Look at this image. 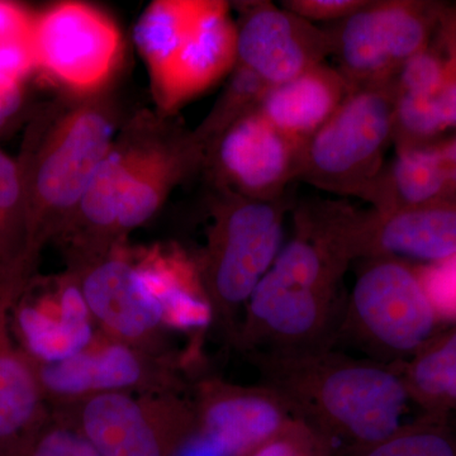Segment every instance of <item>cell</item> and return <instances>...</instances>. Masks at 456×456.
Wrapping results in <instances>:
<instances>
[{
	"mask_svg": "<svg viewBox=\"0 0 456 456\" xmlns=\"http://www.w3.org/2000/svg\"><path fill=\"white\" fill-rule=\"evenodd\" d=\"M134 257L141 278L163 310L169 331H204L213 323L200 266L180 248L154 246Z\"/></svg>",
	"mask_w": 456,
	"mask_h": 456,
	"instance_id": "cell-17",
	"label": "cell"
},
{
	"mask_svg": "<svg viewBox=\"0 0 456 456\" xmlns=\"http://www.w3.org/2000/svg\"><path fill=\"white\" fill-rule=\"evenodd\" d=\"M341 456H456V436L446 428L445 419L425 416L386 439Z\"/></svg>",
	"mask_w": 456,
	"mask_h": 456,
	"instance_id": "cell-25",
	"label": "cell"
},
{
	"mask_svg": "<svg viewBox=\"0 0 456 456\" xmlns=\"http://www.w3.org/2000/svg\"><path fill=\"white\" fill-rule=\"evenodd\" d=\"M367 4L358 0H292L285 2L284 8L305 20H327L349 17Z\"/></svg>",
	"mask_w": 456,
	"mask_h": 456,
	"instance_id": "cell-31",
	"label": "cell"
},
{
	"mask_svg": "<svg viewBox=\"0 0 456 456\" xmlns=\"http://www.w3.org/2000/svg\"><path fill=\"white\" fill-rule=\"evenodd\" d=\"M197 434L224 456H246L290 419L283 399L268 386H239L217 378L194 389Z\"/></svg>",
	"mask_w": 456,
	"mask_h": 456,
	"instance_id": "cell-11",
	"label": "cell"
},
{
	"mask_svg": "<svg viewBox=\"0 0 456 456\" xmlns=\"http://www.w3.org/2000/svg\"><path fill=\"white\" fill-rule=\"evenodd\" d=\"M32 273L22 171L0 149V281L26 285Z\"/></svg>",
	"mask_w": 456,
	"mask_h": 456,
	"instance_id": "cell-22",
	"label": "cell"
},
{
	"mask_svg": "<svg viewBox=\"0 0 456 456\" xmlns=\"http://www.w3.org/2000/svg\"><path fill=\"white\" fill-rule=\"evenodd\" d=\"M246 456H336V449L314 426L290 417L277 434Z\"/></svg>",
	"mask_w": 456,
	"mask_h": 456,
	"instance_id": "cell-28",
	"label": "cell"
},
{
	"mask_svg": "<svg viewBox=\"0 0 456 456\" xmlns=\"http://www.w3.org/2000/svg\"><path fill=\"white\" fill-rule=\"evenodd\" d=\"M35 17L14 3L0 2V84L23 86L36 69L33 56Z\"/></svg>",
	"mask_w": 456,
	"mask_h": 456,
	"instance_id": "cell-26",
	"label": "cell"
},
{
	"mask_svg": "<svg viewBox=\"0 0 456 456\" xmlns=\"http://www.w3.org/2000/svg\"><path fill=\"white\" fill-rule=\"evenodd\" d=\"M355 255L419 260L426 265L454 257L456 198L358 218Z\"/></svg>",
	"mask_w": 456,
	"mask_h": 456,
	"instance_id": "cell-14",
	"label": "cell"
},
{
	"mask_svg": "<svg viewBox=\"0 0 456 456\" xmlns=\"http://www.w3.org/2000/svg\"><path fill=\"white\" fill-rule=\"evenodd\" d=\"M345 95L342 75L317 65L289 82L270 86L261 97L259 112L285 137L303 145L329 121Z\"/></svg>",
	"mask_w": 456,
	"mask_h": 456,
	"instance_id": "cell-18",
	"label": "cell"
},
{
	"mask_svg": "<svg viewBox=\"0 0 456 456\" xmlns=\"http://www.w3.org/2000/svg\"><path fill=\"white\" fill-rule=\"evenodd\" d=\"M401 373L410 401L426 416L445 419L456 411V329L436 335L407 364Z\"/></svg>",
	"mask_w": 456,
	"mask_h": 456,
	"instance_id": "cell-20",
	"label": "cell"
},
{
	"mask_svg": "<svg viewBox=\"0 0 456 456\" xmlns=\"http://www.w3.org/2000/svg\"><path fill=\"white\" fill-rule=\"evenodd\" d=\"M50 410L99 456H178L198 430L193 399L183 393H102Z\"/></svg>",
	"mask_w": 456,
	"mask_h": 456,
	"instance_id": "cell-4",
	"label": "cell"
},
{
	"mask_svg": "<svg viewBox=\"0 0 456 456\" xmlns=\"http://www.w3.org/2000/svg\"><path fill=\"white\" fill-rule=\"evenodd\" d=\"M178 456H224L209 441L196 434L183 446Z\"/></svg>",
	"mask_w": 456,
	"mask_h": 456,
	"instance_id": "cell-33",
	"label": "cell"
},
{
	"mask_svg": "<svg viewBox=\"0 0 456 456\" xmlns=\"http://www.w3.org/2000/svg\"><path fill=\"white\" fill-rule=\"evenodd\" d=\"M114 127L103 113L80 108L61 119L35 158L20 164L25 185L28 261L60 228V218L79 207L90 182L113 147Z\"/></svg>",
	"mask_w": 456,
	"mask_h": 456,
	"instance_id": "cell-2",
	"label": "cell"
},
{
	"mask_svg": "<svg viewBox=\"0 0 456 456\" xmlns=\"http://www.w3.org/2000/svg\"><path fill=\"white\" fill-rule=\"evenodd\" d=\"M236 60L226 3L189 0L156 26L145 62L159 106L171 110L220 80Z\"/></svg>",
	"mask_w": 456,
	"mask_h": 456,
	"instance_id": "cell-6",
	"label": "cell"
},
{
	"mask_svg": "<svg viewBox=\"0 0 456 456\" xmlns=\"http://www.w3.org/2000/svg\"><path fill=\"white\" fill-rule=\"evenodd\" d=\"M439 146L444 161H445L446 169H448L452 196L456 198V136Z\"/></svg>",
	"mask_w": 456,
	"mask_h": 456,
	"instance_id": "cell-34",
	"label": "cell"
},
{
	"mask_svg": "<svg viewBox=\"0 0 456 456\" xmlns=\"http://www.w3.org/2000/svg\"><path fill=\"white\" fill-rule=\"evenodd\" d=\"M182 167V155L171 147L136 146L119 202L116 235L134 230L154 217Z\"/></svg>",
	"mask_w": 456,
	"mask_h": 456,
	"instance_id": "cell-19",
	"label": "cell"
},
{
	"mask_svg": "<svg viewBox=\"0 0 456 456\" xmlns=\"http://www.w3.org/2000/svg\"><path fill=\"white\" fill-rule=\"evenodd\" d=\"M387 180L389 198L378 212L412 208L454 198L439 145L402 147Z\"/></svg>",
	"mask_w": 456,
	"mask_h": 456,
	"instance_id": "cell-21",
	"label": "cell"
},
{
	"mask_svg": "<svg viewBox=\"0 0 456 456\" xmlns=\"http://www.w3.org/2000/svg\"><path fill=\"white\" fill-rule=\"evenodd\" d=\"M440 323L417 270L402 260L378 257L351 290L338 338L346 335L374 362L399 364L435 338Z\"/></svg>",
	"mask_w": 456,
	"mask_h": 456,
	"instance_id": "cell-3",
	"label": "cell"
},
{
	"mask_svg": "<svg viewBox=\"0 0 456 456\" xmlns=\"http://www.w3.org/2000/svg\"><path fill=\"white\" fill-rule=\"evenodd\" d=\"M448 264L450 266V270H452V277L455 278L456 281V255L454 257H450V259H448Z\"/></svg>",
	"mask_w": 456,
	"mask_h": 456,
	"instance_id": "cell-35",
	"label": "cell"
},
{
	"mask_svg": "<svg viewBox=\"0 0 456 456\" xmlns=\"http://www.w3.org/2000/svg\"><path fill=\"white\" fill-rule=\"evenodd\" d=\"M49 408L110 392L183 393L184 360L156 355L97 329L82 350L53 362L32 360Z\"/></svg>",
	"mask_w": 456,
	"mask_h": 456,
	"instance_id": "cell-8",
	"label": "cell"
},
{
	"mask_svg": "<svg viewBox=\"0 0 456 456\" xmlns=\"http://www.w3.org/2000/svg\"><path fill=\"white\" fill-rule=\"evenodd\" d=\"M303 145L285 137L257 110L227 130L220 146L222 169L248 193H273L298 170Z\"/></svg>",
	"mask_w": 456,
	"mask_h": 456,
	"instance_id": "cell-16",
	"label": "cell"
},
{
	"mask_svg": "<svg viewBox=\"0 0 456 456\" xmlns=\"http://www.w3.org/2000/svg\"><path fill=\"white\" fill-rule=\"evenodd\" d=\"M134 150L136 146L113 145L77 207L90 235L95 237L97 257L104 255L102 244L116 236L119 202L134 161Z\"/></svg>",
	"mask_w": 456,
	"mask_h": 456,
	"instance_id": "cell-23",
	"label": "cell"
},
{
	"mask_svg": "<svg viewBox=\"0 0 456 456\" xmlns=\"http://www.w3.org/2000/svg\"><path fill=\"white\" fill-rule=\"evenodd\" d=\"M23 288L0 281V456L13 455L50 416L32 359L12 331V307Z\"/></svg>",
	"mask_w": 456,
	"mask_h": 456,
	"instance_id": "cell-15",
	"label": "cell"
},
{
	"mask_svg": "<svg viewBox=\"0 0 456 456\" xmlns=\"http://www.w3.org/2000/svg\"><path fill=\"white\" fill-rule=\"evenodd\" d=\"M11 456H99L77 428L55 415L50 416Z\"/></svg>",
	"mask_w": 456,
	"mask_h": 456,
	"instance_id": "cell-27",
	"label": "cell"
},
{
	"mask_svg": "<svg viewBox=\"0 0 456 456\" xmlns=\"http://www.w3.org/2000/svg\"><path fill=\"white\" fill-rule=\"evenodd\" d=\"M11 323L20 349L38 362L73 355L97 331L73 275L49 284L31 279L13 303Z\"/></svg>",
	"mask_w": 456,
	"mask_h": 456,
	"instance_id": "cell-12",
	"label": "cell"
},
{
	"mask_svg": "<svg viewBox=\"0 0 456 456\" xmlns=\"http://www.w3.org/2000/svg\"><path fill=\"white\" fill-rule=\"evenodd\" d=\"M395 98L370 86L349 95L303 143L298 171L325 188L365 191L395 130Z\"/></svg>",
	"mask_w": 456,
	"mask_h": 456,
	"instance_id": "cell-7",
	"label": "cell"
},
{
	"mask_svg": "<svg viewBox=\"0 0 456 456\" xmlns=\"http://www.w3.org/2000/svg\"><path fill=\"white\" fill-rule=\"evenodd\" d=\"M338 51L347 73L358 79L378 82L395 70L374 4H367L346 18Z\"/></svg>",
	"mask_w": 456,
	"mask_h": 456,
	"instance_id": "cell-24",
	"label": "cell"
},
{
	"mask_svg": "<svg viewBox=\"0 0 456 456\" xmlns=\"http://www.w3.org/2000/svg\"><path fill=\"white\" fill-rule=\"evenodd\" d=\"M330 49L326 35L290 12L270 5L255 11L237 28V60L269 88L320 65Z\"/></svg>",
	"mask_w": 456,
	"mask_h": 456,
	"instance_id": "cell-13",
	"label": "cell"
},
{
	"mask_svg": "<svg viewBox=\"0 0 456 456\" xmlns=\"http://www.w3.org/2000/svg\"><path fill=\"white\" fill-rule=\"evenodd\" d=\"M283 241V208L274 202L245 200L218 217L200 268L212 305L213 323L235 340L240 314L277 259Z\"/></svg>",
	"mask_w": 456,
	"mask_h": 456,
	"instance_id": "cell-5",
	"label": "cell"
},
{
	"mask_svg": "<svg viewBox=\"0 0 456 456\" xmlns=\"http://www.w3.org/2000/svg\"><path fill=\"white\" fill-rule=\"evenodd\" d=\"M264 384L294 419L314 426L345 452L395 434L410 401L399 364L326 351L294 359L256 360Z\"/></svg>",
	"mask_w": 456,
	"mask_h": 456,
	"instance_id": "cell-1",
	"label": "cell"
},
{
	"mask_svg": "<svg viewBox=\"0 0 456 456\" xmlns=\"http://www.w3.org/2000/svg\"><path fill=\"white\" fill-rule=\"evenodd\" d=\"M36 69L77 93H92L110 82L122 57L118 27L101 9L80 2L53 5L35 17Z\"/></svg>",
	"mask_w": 456,
	"mask_h": 456,
	"instance_id": "cell-9",
	"label": "cell"
},
{
	"mask_svg": "<svg viewBox=\"0 0 456 456\" xmlns=\"http://www.w3.org/2000/svg\"><path fill=\"white\" fill-rule=\"evenodd\" d=\"M395 127L401 128L411 141L430 139L445 131L434 97L397 94L395 98Z\"/></svg>",
	"mask_w": 456,
	"mask_h": 456,
	"instance_id": "cell-29",
	"label": "cell"
},
{
	"mask_svg": "<svg viewBox=\"0 0 456 456\" xmlns=\"http://www.w3.org/2000/svg\"><path fill=\"white\" fill-rule=\"evenodd\" d=\"M398 94L434 97L445 80V60L428 47L399 69Z\"/></svg>",
	"mask_w": 456,
	"mask_h": 456,
	"instance_id": "cell-30",
	"label": "cell"
},
{
	"mask_svg": "<svg viewBox=\"0 0 456 456\" xmlns=\"http://www.w3.org/2000/svg\"><path fill=\"white\" fill-rule=\"evenodd\" d=\"M90 316L103 334L156 355H175L163 310L147 289L131 254L116 250L73 274Z\"/></svg>",
	"mask_w": 456,
	"mask_h": 456,
	"instance_id": "cell-10",
	"label": "cell"
},
{
	"mask_svg": "<svg viewBox=\"0 0 456 456\" xmlns=\"http://www.w3.org/2000/svg\"><path fill=\"white\" fill-rule=\"evenodd\" d=\"M22 86H2L0 84V128L16 116L22 106Z\"/></svg>",
	"mask_w": 456,
	"mask_h": 456,
	"instance_id": "cell-32",
	"label": "cell"
}]
</instances>
